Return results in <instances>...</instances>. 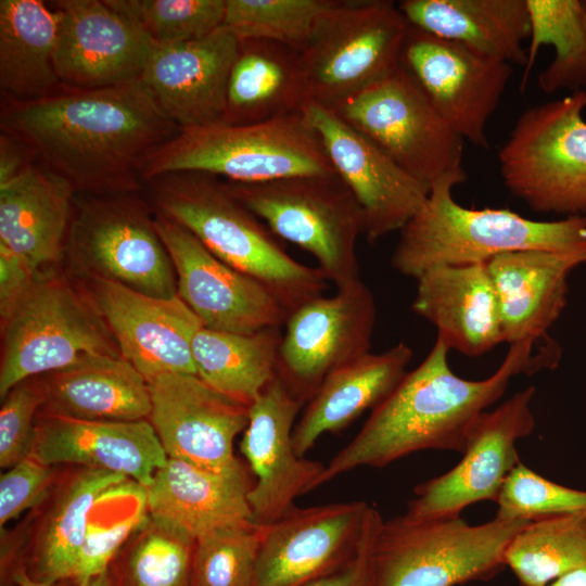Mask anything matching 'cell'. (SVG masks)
<instances>
[{
	"label": "cell",
	"instance_id": "2",
	"mask_svg": "<svg viewBox=\"0 0 586 586\" xmlns=\"http://www.w3.org/2000/svg\"><path fill=\"white\" fill-rule=\"evenodd\" d=\"M534 347V342L510 345L494 374L472 381L454 373L449 348L436 337L421 364L406 372L357 435L324 466L317 487L358 467L383 468L421 450L462 454L474 421L500 398L513 375L557 367L561 349L555 340L545 341L537 352Z\"/></svg>",
	"mask_w": 586,
	"mask_h": 586
},
{
	"label": "cell",
	"instance_id": "15",
	"mask_svg": "<svg viewBox=\"0 0 586 586\" xmlns=\"http://www.w3.org/2000/svg\"><path fill=\"white\" fill-rule=\"evenodd\" d=\"M400 65L437 112L463 139L487 149V123L513 73V65L409 26Z\"/></svg>",
	"mask_w": 586,
	"mask_h": 586
},
{
	"label": "cell",
	"instance_id": "27",
	"mask_svg": "<svg viewBox=\"0 0 586 586\" xmlns=\"http://www.w3.org/2000/svg\"><path fill=\"white\" fill-rule=\"evenodd\" d=\"M417 281L411 310L436 327L449 349L476 357L504 342L485 263L432 267Z\"/></svg>",
	"mask_w": 586,
	"mask_h": 586
},
{
	"label": "cell",
	"instance_id": "39",
	"mask_svg": "<svg viewBox=\"0 0 586 586\" xmlns=\"http://www.w3.org/2000/svg\"><path fill=\"white\" fill-rule=\"evenodd\" d=\"M148 520L127 552L110 565L118 585L191 586L195 540Z\"/></svg>",
	"mask_w": 586,
	"mask_h": 586
},
{
	"label": "cell",
	"instance_id": "23",
	"mask_svg": "<svg viewBox=\"0 0 586 586\" xmlns=\"http://www.w3.org/2000/svg\"><path fill=\"white\" fill-rule=\"evenodd\" d=\"M239 48L224 26L192 41L152 43L141 79L180 129L220 122Z\"/></svg>",
	"mask_w": 586,
	"mask_h": 586
},
{
	"label": "cell",
	"instance_id": "3",
	"mask_svg": "<svg viewBox=\"0 0 586 586\" xmlns=\"http://www.w3.org/2000/svg\"><path fill=\"white\" fill-rule=\"evenodd\" d=\"M463 168L432 182L422 208L400 230L392 267L417 279L436 266L486 263L510 252L543 250L586 257V217L539 221L505 208H467L453 196Z\"/></svg>",
	"mask_w": 586,
	"mask_h": 586
},
{
	"label": "cell",
	"instance_id": "45",
	"mask_svg": "<svg viewBox=\"0 0 586 586\" xmlns=\"http://www.w3.org/2000/svg\"><path fill=\"white\" fill-rule=\"evenodd\" d=\"M52 469L33 456L15 463L0 476V525L38 505L48 494Z\"/></svg>",
	"mask_w": 586,
	"mask_h": 586
},
{
	"label": "cell",
	"instance_id": "31",
	"mask_svg": "<svg viewBox=\"0 0 586 586\" xmlns=\"http://www.w3.org/2000/svg\"><path fill=\"white\" fill-rule=\"evenodd\" d=\"M398 8L412 27L485 56L526 65V0H404Z\"/></svg>",
	"mask_w": 586,
	"mask_h": 586
},
{
	"label": "cell",
	"instance_id": "33",
	"mask_svg": "<svg viewBox=\"0 0 586 586\" xmlns=\"http://www.w3.org/2000/svg\"><path fill=\"white\" fill-rule=\"evenodd\" d=\"M304 102L297 51L266 40H240L220 122H262L300 111Z\"/></svg>",
	"mask_w": 586,
	"mask_h": 586
},
{
	"label": "cell",
	"instance_id": "5",
	"mask_svg": "<svg viewBox=\"0 0 586 586\" xmlns=\"http://www.w3.org/2000/svg\"><path fill=\"white\" fill-rule=\"evenodd\" d=\"M198 171L230 182L259 183L297 176L336 175L302 111L250 124L216 122L180 129L146 158L141 178Z\"/></svg>",
	"mask_w": 586,
	"mask_h": 586
},
{
	"label": "cell",
	"instance_id": "35",
	"mask_svg": "<svg viewBox=\"0 0 586 586\" xmlns=\"http://www.w3.org/2000/svg\"><path fill=\"white\" fill-rule=\"evenodd\" d=\"M281 327L239 334L203 327L192 341L196 375L215 391L250 407L277 377Z\"/></svg>",
	"mask_w": 586,
	"mask_h": 586
},
{
	"label": "cell",
	"instance_id": "47",
	"mask_svg": "<svg viewBox=\"0 0 586 586\" xmlns=\"http://www.w3.org/2000/svg\"><path fill=\"white\" fill-rule=\"evenodd\" d=\"M39 272L0 243V311L5 315Z\"/></svg>",
	"mask_w": 586,
	"mask_h": 586
},
{
	"label": "cell",
	"instance_id": "19",
	"mask_svg": "<svg viewBox=\"0 0 586 586\" xmlns=\"http://www.w3.org/2000/svg\"><path fill=\"white\" fill-rule=\"evenodd\" d=\"M148 383V420L168 458L218 473L243 466L234 456L233 442L247 425L249 406L194 374L165 373Z\"/></svg>",
	"mask_w": 586,
	"mask_h": 586
},
{
	"label": "cell",
	"instance_id": "7",
	"mask_svg": "<svg viewBox=\"0 0 586 586\" xmlns=\"http://www.w3.org/2000/svg\"><path fill=\"white\" fill-rule=\"evenodd\" d=\"M531 521L471 525L460 515L382 520L372 549L373 586H456L493 577L513 536Z\"/></svg>",
	"mask_w": 586,
	"mask_h": 586
},
{
	"label": "cell",
	"instance_id": "20",
	"mask_svg": "<svg viewBox=\"0 0 586 586\" xmlns=\"http://www.w3.org/2000/svg\"><path fill=\"white\" fill-rule=\"evenodd\" d=\"M85 278L84 290L122 357L148 382L165 373L196 375L192 341L204 324L178 295L160 298L102 278Z\"/></svg>",
	"mask_w": 586,
	"mask_h": 586
},
{
	"label": "cell",
	"instance_id": "41",
	"mask_svg": "<svg viewBox=\"0 0 586 586\" xmlns=\"http://www.w3.org/2000/svg\"><path fill=\"white\" fill-rule=\"evenodd\" d=\"M263 526L224 527L195 540L191 586H253Z\"/></svg>",
	"mask_w": 586,
	"mask_h": 586
},
{
	"label": "cell",
	"instance_id": "34",
	"mask_svg": "<svg viewBox=\"0 0 586 586\" xmlns=\"http://www.w3.org/2000/svg\"><path fill=\"white\" fill-rule=\"evenodd\" d=\"M129 480L103 470H79L52 502L26 564L39 581L73 582L80 547L97 501Z\"/></svg>",
	"mask_w": 586,
	"mask_h": 586
},
{
	"label": "cell",
	"instance_id": "46",
	"mask_svg": "<svg viewBox=\"0 0 586 586\" xmlns=\"http://www.w3.org/2000/svg\"><path fill=\"white\" fill-rule=\"evenodd\" d=\"M382 520L380 512L370 506L355 557L341 570L304 586H373L372 549Z\"/></svg>",
	"mask_w": 586,
	"mask_h": 586
},
{
	"label": "cell",
	"instance_id": "24",
	"mask_svg": "<svg viewBox=\"0 0 586 586\" xmlns=\"http://www.w3.org/2000/svg\"><path fill=\"white\" fill-rule=\"evenodd\" d=\"M47 466L78 464L116 473L146 488L168 460L148 419L85 421L43 416L31 455Z\"/></svg>",
	"mask_w": 586,
	"mask_h": 586
},
{
	"label": "cell",
	"instance_id": "4",
	"mask_svg": "<svg viewBox=\"0 0 586 586\" xmlns=\"http://www.w3.org/2000/svg\"><path fill=\"white\" fill-rule=\"evenodd\" d=\"M145 184L155 211L188 229L220 260L264 284L288 316L328 289L322 271L294 259L215 176L178 171Z\"/></svg>",
	"mask_w": 586,
	"mask_h": 586
},
{
	"label": "cell",
	"instance_id": "44",
	"mask_svg": "<svg viewBox=\"0 0 586 586\" xmlns=\"http://www.w3.org/2000/svg\"><path fill=\"white\" fill-rule=\"evenodd\" d=\"M148 519L146 505L114 521L99 522L90 519L78 553L73 583L91 578L106 571L128 537L136 530L141 528Z\"/></svg>",
	"mask_w": 586,
	"mask_h": 586
},
{
	"label": "cell",
	"instance_id": "30",
	"mask_svg": "<svg viewBox=\"0 0 586 586\" xmlns=\"http://www.w3.org/2000/svg\"><path fill=\"white\" fill-rule=\"evenodd\" d=\"M411 358V348L398 343L382 353L370 352L327 375L294 425L295 454L304 457L322 434L337 433L375 408L404 378Z\"/></svg>",
	"mask_w": 586,
	"mask_h": 586
},
{
	"label": "cell",
	"instance_id": "11",
	"mask_svg": "<svg viewBox=\"0 0 586 586\" xmlns=\"http://www.w3.org/2000/svg\"><path fill=\"white\" fill-rule=\"evenodd\" d=\"M65 252L84 276L154 297L178 295L171 258L138 192L76 193Z\"/></svg>",
	"mask_w": 586,
	"mask_h": 586
},
{
	"label": "cell",
	"instance_id": "22",
	"mask_svg": "<svg viewBox=\"0 0 586 586\" xmlns=\"http://www.w3.org/2000/svg\"><path fill=\"white\" fill-rule=\"evenodd\" d=\"M54 68L64 87L97 89L141 78L151 41L106 0H59Z\"/></svg>",
	"mask_w": 586,
	"mask_h": 586
},
{
	"label": "cell",
	"instance_id": "49",
	"mask_svg": "<svg viewBox=\"0 0 586 586\" xmlns=\"http://www.w3.org/2000/svg\"><path fill=\"white\" fill-rule=\"evenodd\" d=\"M11 578L16 586H68L71 582H47L34 578L26 564H18L12 569ZM73 583V582H72Z\"/></svg>",
	"mask_w": 586,
	"mask_h": 586
},
{
	"label": "cell",
	"instance_id": "36",
	"mask_svg": "<svg viewBox=\"0 0 586 586\" xmlns=\"http://www.w3.org/2000/svg\"><path fill=\"white\" fill-rule=\"evenodd\" d=\"M530 15L525 89L539 48L553 47L555 56L538 76L545 93L586 91V0H526Z\"/></svg>",
	"mask_w": 586,
	"mask_h": 586
},
{
	"label": "cell",
	"instance_id": "17",
	"mask_svg": "<svg viewBox=\"0 0 586 586\" xmlns=\"http://www.w3.org/2000/svg\"><path fill=\"white\" fill-rule=\"evenodd\" d=\"M316 130L337 177L351 190L373 243L405 225L422 208L431 187L404 170L332 109L306 101L301 107Z\"/></svg>",
	"mask_w": 586,
	"mask_h": 586
},
{
	"label": "cell",
	"instance_id": "12",
	"mask_svg": "<svg viewBox=\"0 0 586 586\" xmlns=\"http://www.w3.org/2000/svg\"><path fill=\"white\" fill-rule=\"evenodd\" d=\"M330 109L430 187L462 168L464 140L400 64L383 80Z\"/></svg>",
	"mask_w": 586,
	"mask_h": 586
},
{
	"label": "cell",
	"instance_id": "18",
	"mask_svg": "<svg viewBox=\"0 0 586 586\" xmlns=\"http://www.w3.org/2000/svg\"><path fill=\"white\" fill-rule=\"evenodd\" d=\"M369 507L294 506L263 526L253 586H304L344 568L358 551Z\"/></svg>",
	"mask_w": 586,
	"mask_h": 586
},
{
	"label": "cell",
	"instance_id": "32",
	"mask_svg": "<svg viewBox=\"0 0 586 586\" xmlns=\"http://www.w3.org/2000/svg\"><path fill=\"white\" fill-rule=\"evenodd\" d=\"M40 0L0 1L1 100L27 102L59 91L54 68L60 13Z\"/></svg>",
	"mask_w": 586,
	"mask_h": 586
},
{
	"label": "cell",
	"instance_id": "38",
	"mask_svg": "<svg viewBox=\"0 0 586 586\" xmlns=\"http://www.w3.org/2000/svg\"><path fill=\"white\" fill-rule=\"evenodd\" d=\"M335 0H226L222 26L239 40H266L302 52Z\"/></svg>",
	"mask_w": 586,
	"mask_h": 586
},
{
	"label": "cell",
	"instance_id": "37",
	"mask_svg": "<svg viewBox=\"0 0 586 586\" xmlns=\"http://www.w3.org/2000/svg\"><path fill=\"white\" fill-rule=\"evenodd\" d=\"M504 559L521 586H548L586 565V511L531 521L510 540Z\"/></svg>",
	"mask_w": 586,
	"mask_h": 586
},
{
	"label": "cell",
	"instance_id": "9",
	"mask_svg": "<svg viewBox=\"0 0 586 586\" xmlns=\"http://www.w3.org/2000/svg\"><path fill=\"white\" fill-rule=\"evenodd\" d=\"M586 91L525 110L498 153L508 191L530 208L586 217Z\"/></svg>",
	"mask_w": 586,
	"mask_h": 586
},
{
	"label": "cell",
	"instance_id": "26",
	"mask_svg": "<svg viewBox=\"0 0 586 586\" xmlns=\"http://www.w3.org/2000/svg\"><path fill=\"white\" fill-rule=\"evenodd\" d=\"M586 257L526 250L486 262L497 298L502 341L509 345L548 339L568 302V278Z\"/></svg>",
	"mask_w": 586,
	"mask_h": 586
},
{
	"label": "cell",
	"instance_id": "48",
	"mask_svg": "<svg viewBox=\"0 0 586 586\" xmlns=\"http://www.w3.org/2000/svg\"><path fill=\"white\" fill-rule=\"evenodd\" d=\"M35 160L30 151L15 138L0 135V183L15 177Z\"/></svg>",
	"mask_w": 586,
	"mask_h": 586
},
{
	"label": "cell",
	"instance_id": "16",
	"mask_svg": "<svg viewBox=\"0 0 586 586\" xmlns=\"http://www.w3.org/2000/svg\"><path fill=\"white\" fill-rule=\"evenodd\" d=\"M154 224L175 268L177 294L205 328L252 334L284 326L288 313L264 284L220 260L161 212L154 211Z\"/></svg>",
	"mask_w": 586,
	"mask_h": 586
},
{
	"label": "cell",
	"instance_id": "25",
	"mask_svg": "<svg viewBox=\"0 0 586 586\" xmlns=\"http://www.w3.org/2000/svg\"><path fill=\"white\" fill-rule=\"evenodd\" d=\"M246 468L218 473L168 458L145 488L149 519L196 540L214 531L252 521Z\"/></svg>",
	"mask_w": 586,
	"mask_h": 586
},
{
	"label": "cell",
	"instance_id": "28",
	"mask_svg": "<svg viewBox=\"0 0 586 586\" xmlns=\"http://www.w3.org/2000/svg\"><path fill=\"white\" fill-rule=\"evenodd\" d=\"M76 191L37 161L0 183V243L40 272L65 253Z\"/></svg>",
	"mask_w": 586,
	"mask_h": 586
},
{
	"label": "cell",
	"instance_id": "29",
	"mask_svg": "<svg viewBox=\"0 0 586 586\" xmlns=\"http://www.w3.org/2000/svg\"><path fill=\"white\" fill-rule=\"evenodd\" d=\"M40 378L43 416L119 422L149 418V383L122 356H86Z\"/></svg>",
	"mask_w": 586,
	"mask_h": 586
},
{
	"label": "cell",
	"instance_id": "13",
	"mask_svg": "<svg viewBox=\"0 0 586 586\" xmlns=\"http://www.w3.org/2000/svg\"><path fill=\"white\" fill-rule=\"evenodd\" d=\"M375 302L360 279L289 314L279 345L277 375L305 404L334 370L370 353Z\"/></svg>",
	"mask_w": 586,
	"mask_h": 586
},
{
	"label": "cell",
	"instance_id": "51",
	"mask_svg": "<svg viewBox=\"0 0 586 586\" xmlns=\"http://www.w3.org/2000/svg\"><path fill=\"white\" fill-rule=\"evenodd\" d=\"M73 586H119L111 566L103 573L91 578L74 583Z\"/></svg>",
	"mask_w": 586,
	"mask_h": 586
},
{
	"label": "cell",
	"instance_id": "8",
	"mask_svg": "<svg viewBox=\"0 0 586 586\" xmlns=\"http://www.w3.org/2000/svg\"><path fill=\"white\" fill-rule=\"evenodd\" d=\"M224 184L277 238L310 253L336 289L361 279L356 243L362 212L337 175Z\"/></svg>",
	"mask_w": 586,
	"mask_h": 586
},
{
	"label": "cell",
	"instance_id": "1",
	"mask_svg": "<svg viewBox=\"0 0 586 586\" xmlns=\"http://www.w3.org/2000/svg\"><path fill=\"white\" fill-rule=\"evenodd\" d=\"M0 128L76 193L138 192L146 158L180 128L136 79L59 91L27 102L1 100Z\"/></svg>",
	"mask_w": 586,
	"mask_h": 586
},
{
	"label": "cell",
	"instance_id": "10",
	"mask_svg": "<svg viewBox=\"0 0 586 586\" xmlns=\"http://www.w3.org/2000/svg\"><path fill=\"white\" fill-rule=\"evenodd\" d=\"M409 23L388 0H335L300 52L306 101L333 107L400 64Z\"/></svg>",
	"mask_w": 586,
	"mask_h": 586
},
{
	"label": "cell",
	"instance_id": "21",
	"mask_svg": "<svg viewBox=\"0 0 586 586\" xmlns=\"http://www.w3.org/2000/svg\"><path fill=\"white\" fill-rule=\"evenodd\" d=\"M304 405L277 375L249 407L240 449L256 477L247 500L252 521L259 526L277 521L297 497L316 488L324 470L293 448L294 421Z\"/></svg>",
	"mask_w": 586,
	"mask_h": 586
},
{
	"label": "cell",
	"instance_id": "50",
	"mask_svg": "<svg viewBox=\"0 0 586 586\" xmlns=\"http://www.w3.org/2000/svg\"><path fill=\"white\" fill-rule=\"evenodd\" d=\"M548 586H586V565L560 576Z\"/></svg>",
	"mask_w": 586,
	"mask_h": 586
},
{
	"label": "cell",
	"instance_id": "14",
	"mask_svg": "<svg viewBox=\"0 0 586 586\" xmlns=\"http://www.w3.org/2000/svg\"><path fill=\"white\" fill-rule=\"evenodd\" d=\"M534 386L515 393L474 421L461 460L446 473L415 487L405 515L413 520L458 517L475 502L497 500L520 459L518 440L532 433Z\"/></svg>",
	"mask_w": 586,
	"mask_h": 586
},
{
	"label": "cell",
	"instance_id": "43",
	"mask_svg": "<svg viewBox=\"0 0 586 586\" xmlns=\"http://www.w3.org/2000/svg\"><path fill=\"white\" fill-rule=\"evenodd\" d=\"M0 409V467L9 469L33 451L35 417L44 403L40 375L14 385L3 398Z\"/></svg>",
	"mask_w": 586,
	"mask_h": 586
},
{
	"label": "cell",
	"instance_id": "42",
	"mask_svg": "<svg viewBox=\"0 0 586 586\" xmlns=\"http://www.w3.org/2000/svg\"><path fill=\"white\" fill-rule=\"evenodd\" d=\"M496 504L495 519L535 521L586 511V491L552 482L520 461L507 477Z\"/></svg>",
	"mask_w": 586,
	"mask_h": 586
},
{
	"label": "cell",
	"instance_id": "40",
	"mask_svg": "<svg viewBox=\"0 0 586 586\" xmlns=\"http://www.w3.org/2000/svg\"><path fill=\"white\" fill-rule=\"evenodd\" d=\"M154 44L201 39L222 26L226 0H106Z\"/></svg>",
	"mask_w": 586,
	"mask_h": 586
},
{
	"label": "cell",
	"instance_id": "6",
	"mask_svg": "<svg viewBox=\"0 0 586 586\" xmlns=\"http://www.w3.org/2000/svg\"><path fill=\"white\" fill-rule=\"evenodd\" d=\"M1 321L0 398L21 381L82 357L122 356L85 290L61 276L39 272Z\"/></svg>",
	"mask_w": 586,
	"mask_h": 586
}]
</instances>
